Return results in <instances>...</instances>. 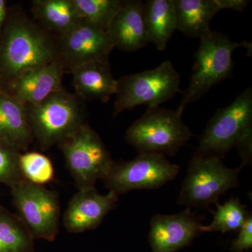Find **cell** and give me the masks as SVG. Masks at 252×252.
I'll use <instances>...</instances> for the list:
<instances>
[{
    "label": "cell",
    "instance_id": "27",
    "mask_svg": "<svg viewBox=\"0 0 252 252\" xmlns=\"http://www.w3.org/2000/svg\"><path fill=\"white\" fill-rule=\"evenodd\" d=\"M220 10L230 9L243 12L250 4L249 0H216Z\"/></svg>",
    "mask_w": 252,
    "mask_h": 252
},
{
    "label": "cell",
    "instance_id": "16",
    "mask_svg": "<svg viewBox=\"0 0 252 252\" xmlns=\"http://www.w3.org/2000/svg\"><path fill=\"white\" fill-rule=\"evenodd\" d=\"M76 94L83 100L107 102L117 93L118 81L109 63L91 62L69 69Z\"/></svg>",
    "mask_w": 252,
    "mask_h": 252
},
{
    "label": "cell",
    "instance_id": "3",
    "mask_svg": "<svg viewBox=\"0 0 252 252\" xmlns=\"http://www.w3.org/2000/svg\"><path fill=\"white\" fill-rule=\"evenodd\" d=\"M200 39L190 83L177 109L180 112L183 113L189 104L201 99L214 86L232 77L235 49L245 47L252 54L251 42L233 41L218 32L211 31Z\"/></svg>",
    "mask_w": 252,
    "mask_h": 252
},
{
    "label": "cell",
    "instance_id": "2",
    "mask_svg": "<svg viewBox=\"0 0 252 252\" xmlns=\"http://www.w3.org/2000/svg\"><path fill=\"white\" fill-rule=\"evenodd\" d=\"M238 147L242 165L251 164L252 157V89L239 94L228 107L219 109L200 137L197 154L223 160Z\"/></svg>",
    "mask_w": 252,
    "mask_h": 252
},
{
    "label": "cell",
    "instance_id": "17",
    "mask_svg": "<svg viewBox=\"0 0 252 252\" xmlns=\"http://www.w3.org/2000/svg\"><path fill=\"white\" fill-rule=\"evenodd\" d=\"M0 140L20 151L27 150L34 140L26 106L4 90H0Z\"/></svg>",
    "mask_w": 252,
    "mask_h": 252
},
{
    "label": "cell",
    "instance_id": "9",
    "mask_svg": "<svg viewBox=\"0 0 252 252\" xmlns=\"http://www.w3.org/2000/svg\"><path fill=\"white\" fill-rule=\"evenodd\" d=\"M11 190L16 215L34 240L54 241L59 233L61 217L59 193L26 180L21 181Z\"/></svg>",
    "mask_w": 252,
    "mask_h": 252
},
{
    "label": "cell",
    "instance_id": "19",
    "mask_svg": "<svg viewBox=\"0 0 252 252\" xmlns=\"http://www.w3.org/2000/svg\"><path fill=\"white\" fill-rule=\"evenodd\" d=\"M32 12L34 19L59 37L82 21L73 0H34Z\"/></svg>",
    "mask_w": 252,
    "mask_h": 252
},
{
    "label": "cell",
    "instance_id": "29",
    "mask_svg": "<svg viewBox=\"0 0 252 252\" xmlns=\"http://www.w3.org/2000/svg\"><path fill=\"white\" fill-rule=\"evenodd\" d=\"M0 90H1V88H0Z\"/></svg>",
    "mask_w": 252,
    "mask_h": 252
},
{
    "label": "cell",
    "instance_id": "15",
    "mask_svg": "<svg viewBox=\"0 0 252 252\" xmlns=\"http://www.w3.org/2000/svg\"><path fill=\"white\" fill-rule=\"evenodd\" d=\"M107 32L114 47L122 51H137L149 44L143 1H122Z\"/></svg>",
    "mask_w": 252,
    "mask_h": 252
},
{
    "label": "cell",
    "instance_id": "21",
    "mask_svg": "<svg viewBox=\"0 0 252 252\" xmlns=\"http://www.w3.org/2000/svg\"><path fill=\"white\" fill-rule=\"evenodd\" d=\"M34 240L21 218L0 206V252H34Z\"/></svg>",
    "mask_w": 252,
    "mask_h": 252
},
{
    "label": "cell",
    "instance_id": "4",
    "mask_svg": "<svg viewBox=\"0 0 252 252\" xmlns=\"http://www.w3.org/2000/svg\"><path fill=\"white\" fill-rule=\"evenodd\" d=\"M26 106L33 137L44 150L58 145L86 123L84 100L64 89L40 103Z\"/></svg>",
    "mask_w": 252,
    "mask_h": 252
},
{
    "label": "cell",
    "instance_id": "14",
    "mask_svg": "<svg viewBox=\"0 0 252 252\" xmlns=\"http://www.w3.org/2000/svg\"><path fill=\"white\" fill-rule=\"evenodd\" d=\"M64 65L61 60L21 73L4 88L18 102L34 105L63 90Z\"/></svg>",
    "mask_w": 252,
    "mask_h": 252
},
{
    "label": "cell",
    "instance_id": "20",
    "mask_svg": "<svg viewBox=\"0 0 252 252\" xmlns=\"http://www.w3.org/2000/svg\"><path fill=\"white\" fill-rule=\"evenodd\" d=\"M144 16L149 42L158 51H163L176 31L173 0H147L144 2Z\"/></svg>",
    "mask_w": 252,
    "mask_h": 252
},
{
    "label": "cell",
    "instance_id": "10",
    "mask_svg": "<svg viewBox=\"0 0 252 252\" xmlns=\"http://www.w3.org/2000/svg\"><path fill=\"white\" fill-rule=\"evenodd\" d=\"M179 172L180 166L169 161L165 155L140 154L129 161H114L102 181L109 191L119 195L134 190L160 188Z\"/></svg>",
    "mask_w": 252,
    "mask_h": 252
},
{
    "label": "cell",
    "instance_id": "22",
    "mask_svg": "<svg viewBox=\"0 0 252 252\" xmlns=\"http://www.w3.org/2000/svg\"><path fill=\"white\" fill-rule=\"evenodd\" d=\"M217 210L214 213L213 220L210 224L202 225L201 231H220L222 233L238 231L245 224L250 214L238 198L231 197L223 205L217 202Z\"/></svg>",
    "mask_w": 252,
    "mask_h": 252
},
{
    "label": "cell",
    "instance_id": "25",
    "mask_svg": "<svg viewBox=\"0 0 252 252\" xmlns=\"http://www.w3.org/2000/svg\"><path fill=\"white\" fill-rule=\"evenodd\" d=\"M21 152L14 146L0 140V184L11 188L25 180L18 163Z\"/></svg>",
    "mask_w": 252,
    "mask_h": 252
},
{
    "label": "cell",
    "instance_id": "26",
    "mask_svg": "<svg viewBox=\"0 0 252 252\" xmlns=\"http://www.w3.org/2000/svg\"><path fill=\"white\" fill-rule=\"evenodd\" d=\"M238 237L231 244L232 252H244L252 248V216L250 214L248 220L238 230Z\"/></svg>",
    "mask_w": 252,
    "mask_h": 252
},
{
    "label": "cell",
    "instance_id": "28",
    "mask_svg": "<svg viewBox=\"0 0 252 252\" xmlns=\"http://www.w3.org/2000/svg\"><path fill=\"white\" fill-rule=\"evenodd\" d=\"M8 16H9V8H8L7 1L5 0H0V36L4 29Z\"/></svg>",
    "mask_w": 252,
    "mask_h": 252
},
{
    "label": "cell",
    "instance_id": "7",
    "mask_svg": "<svg viewBox=\"0 0 252 252\" xmlns=\"http://www.w3.org/2000/svg\"><path fill=\"white\" fill-rule=\"evenodd\" d=\"M114 116L139 105L160 107L179 92L180 75L171 61L154 69L124 76L117 80Z\"/></svg>",
    "mask_w": 252,
    "mask_h": 252
},
{
    "label": "cell",
    "instance_id": "24",
    "mask_svg": "<svg viewBox=\"0 0 252 252\" xmlns=\"http://www.w3.org/2000/svg\"><path fill=\"white\" fill-rule=\"evenodd\" d=\"M18 163L23 179L32 184L44 186L54 180V165L44 154L37 152L21 153Z\"/></svg>",
    "mask_w": 252,
    "mask_h": 252
},
{
    "label": "cell",
    "instance_id": "18",
    "mask_svg": "<svg viewBox=\"0 0 252 252\" xmlns=\"http://www.w3.org/2000/svg\"><path fill=\"white\" fill-rule=\"evenodd\" d=\"M173 1L176 30L191 38H201L211 31L210 23L220 10L216 0Z\"/></svg>",
    "mask_w": 252,
    "mask_h": 252
},
{
    "label": "cell",
    "instance_id": "13",
    "mask_svg": "<svg viewBox=\"0 0 252 252\" xmlns=\"http://www.w3.org/2000/svg\"><path fill=\"white\" fill-rule=\"evenodd\" d=\"M118 200L119 195L113 191L103 195L95 187L79 189L68 204L63 224L72 233L95 229L107 214L115 208Z\"/></svg>",
    "mask_w": 252,
    "mask_h": 252
},
{
    "label": "cell",
    "instance_id": "11",
    "mask_svg": "<svg viewBox=\"0 0 252 252\" xmlns=\"http://www.w3.org/2000/svg\"><path fill=\"white\" fill-rule=\"evenodd\" d=\"M57 45L60 59L68 69L91 62L109 63L115 48L107 31L84 20L60 36Z\"/></svg>",
    "mask_w": 252,
    "mask_h": 252
},
{
    "label": "cell",
    "instance_id": "23",
    "mask_svg": "<svg viewBox=\"0 0 252 252\" xmlns=\"http://www.w3.org/2000/svg\"><path fill=\"white\" fill-rule=\"evenodd\" d=\"M81 18L107 31L122 0H73Z\"/></svg>",
    "mask_w": 252,
    "mask_h": 252
},
{
    "label": "cell",
    "instance_id": "6",
    "mask_svg": "<svg viewBox=\"0 0 252 252\" xmlns=\"http://www.w3.org/2000/svg\"><path fill=\"white\" fill-rule=\"evenodd\" d=\"M243 167L229 168L218 158L195 154L189 163L177 203L189 209H209L220 195L239 187V174Z\"/></svg>",
    "mask_w": 252,
    "mask_h": 252
},
{
    "label": "cell",
    "instance_id": "1",
    "mask_svg": "<svg viewBox=\"0 0 252 252\" xmlns=\"http://www.w3.org/2000/svg\"><path fill=\"white\" fill-rule=\"evenodd\" d=\"M59 59L57 43L47 31L23 15L9 12L0 36L1 90L21 73Z\"/></svg>",
    "mask_w": 252,
    "mask_h": 252
},
{
    "label": "cell",
    "instance_id": "12",
    "mask_svg": "<svg viewBox=\"0 0 252 252\" xmlns=\"http://www.w3.org/2000/svg\"><path fill=\"white\" fill-rule=\"evenodd\" d=\"M203 220L189 208L175 215H154L148 235L152 252H176L191 245L202 233Z\"/></svg>",
    "mask_w": 252,
    "mask_h": 252
},
{
    "label": "cell",
    "instance_id": "8",
    "mask_svg": "<svg viewBox=\"0 0 252 252\" xmlns=\"http://www.w3.org/2000/svg\"><path fill=\"white\" fill-rule=\"evenodd\" d=\"M58 146L79 189L94 187L114 162L102 139L86 123Z\"/></svg>",
    "mask_w": 252,
    "mask_h": 252
},
{
    "label": "cell",
    "instance_id": "5",
    "mask_svg": "<svg viewBox=\"0 0 252 252\" xmlns=\"http://www.w3.org/2000/svg\"><path fill=\"white\" fill-rule=\"evenodd\" d=\"M182 114L177 109L148 107L126 131V140L139 154L175 156L193 136Z\"/></svg>",
    "mask_w": 252,
    "mask_h": 252
}]
</instances>
